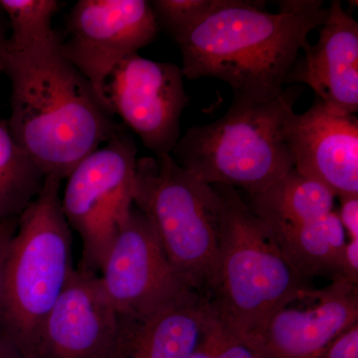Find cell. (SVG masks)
<instances>
[{"instance_id":"obj_16","label":"cell","mask_w":358,"mask_h":358,"mask_svg":"<svg viewBox=\"0 0 358 358\" xmlns=\"http://www.w3.org/2000/svg\"><path fill=\"white\" fill-rule=\"evenodd\" d=\"M267 228L287 262L303 280L324 277L339 281L348 240L338 212L301 225Z\"/></svg>"},{"instance_id":"obj_27","label":"cell","mask_w":358,"mask_h":358,"mask_svg":"<svg viewBox=\"0 0 358 358\" xmlns=\"http://www.w3.org/2000/svg\"><path fill=\"white\" fill-rule=\"evenodd\" d=\"M1 9H0V73L3 70L4 58H6L7 41H8V36H7V31H8V26L4 20L3 14H2Z\"/></svg>"},{"instance_id":"obj_28","label":"cell","mask_w":358,"mask_h":358,"mask_svg":"<svg viewBox=\"0 0 358 358\" xmlns=\"http://www.w3.org/2000/svg\"><path fill=\"white\" fill-rule=\"evenodd\" d=\"M0 358H23L20 350L6 338L0 336Z\"/></svg>"},{"instance_id":"obj_20","label":"cell","mask_w":358,"mask_h":358,"mask_svg":"<svg viewBox=\"0 0 358 358\" xmlns=\"http://www.w3.org/2000/svg\"><path fill=\"white\" fill-rule=\"evenodd\" d=\"M221 2L222 0H154L150 3L159 27L176 41Z\"/></svg>"},{"instance_id":"obj_4","label":"cell","mask_w":358,"mask_h":358,"mask_svg":"<svg viewBox=\"0 0 358 358\" xmlns=\"http://www.w3.org/2000/svg\"><path fill=\"white\" fill-rule=\"evenodd\" d=\"M301 91L294 85L265 102L233 99L222 117L188 129L171 155L208 185L262 192L294 169L284 124Z\"/></svg>"},{"instance_id":"obj_12","label":"cell","mask_w":358,"mask_h":358,"mask_svg":"<svg viewBox=\"0 0 358 358\" xmlns=\"http://www.w3.org/2000/svg\"><path fill=\"white\" fill-rule=\"evenodd\" d=\"M307 306L275 313L247 345L260 358H319L327 346L358 324V286L331 282L310 289Z\"/></svg>"},{"instance_id":"obj_6","label":"cell","mask_w":358,"mask_h":358,"mask_svg":"<svg viewBox=\"0 0 358 358\" xmlns=\"http://www.w3.org/2000/svg\"><path fill=\"white\" fill-rule=\"evenodd\" d=\"M134 204L148 218L186 286L210 296L217 268L220 200L213 185L171 155L138 157Z\"/></svg>"},{"instance_id":"obj_7","label":"cell","mask_w":358,"mask_h":358,"mask_svg":"<svg viewBox=\"0 0 358 358\" xmlns=\"http://www.w3.org/2000/svg\"><path fill=\"white\" fill-rule=\"evenodd\" d=\"M138 148L121 124L66 178L61 207L82 241L77 268L99 274L110 245L134 207Z\"/></svg>"},{"instance_id":"obj_15","label":"cell","mask_w":358,"mask_h":358,"mask_svg":"<svg viewBox=\"0 0 358 358\" xmlns=\"http://www.w3.org/2000/svg\"><path fill=\"white\" fill-rule=\"evenodd\" d=\"M212 317L209 296L185 289L152 312L120 317L110 358H188Z\"/></svg>"},{"instance_id":"obj_24","label":"cell","mask_w":358,"mask_h":358,"mask_svg":"<svg viewBox=\"0 0 358 358\" xmlns=\"http://www.w3.org/2000/svg\"><path fill=\"white\" fill-rule=\"evenodd\" d=\"M339 282L358 286V240L346 242L341 259Z\"/></svg>"},{"instance_id":"obj_1","label":"cell","mask_w":358,"mask_h":358,"mask_svg":"<svg viewBox=\"0 0 358 358\" xmlns=\"http://www.w3.org/2000/svg\"><path fill=\"white\" fill-rule=\"evenodd\" d=\"M2 73L11 84L9 129L46 176L63 180L121 127L65 55L57 31L6 48Z\"/></svg>"},{"instance_id":"obj_19","label":"cell","mask_w":358,"mask_h":358,"mask_svg":"<svg viewBox=\"0 0 358 358\" xmlns=\"http://www.w3.org/2000/svg\"><path fill=\"white\" fill-rule=\"evenodd\" d=\"M59 6L56 0H0L11 29L6 48L21 50L53 34L52 20Z\"/></svg>"},{"instance_id":"obj_3","label":"cell","mask_w":358,"mask_h":358,"mask_svg":"<svg viewBox=\"0 0 358 358\" xmlns=\"http://www.w3.org/2000/svg\"><path fill=\"white\" fill-rule=\"evenodd\" d=\"M220 200L214 317L248 343L281 308L310 289L287 262L267 226L232 186L212 185Z\"/></svg>"},{"instance_id":"obj_2","label":"cell","mask_w":358,"mask_h":358,"mask_svg":"<svg viewBox=\"0 0 358 358\" xmlns=\"http://www.w3.org/2000/svg\"><path fill=\"white\" fill-rule=\"evenodd\" d=\"M265 2L222 0L176 40L183 75L221 80L234 99L265 102L282 93L285 80L308 46V36L327 20L322 0L282 1L279 13Z\"/></svg>"},{"instance_id":"obj_8","label":"cell","mask_w":358,"mask_h":358,"mask_svg":"<svg viewBox=\"0 0 358 358\" xmlns=\"http://www.w3.org/2000/svg\"><path fill=\"white\" fill-rule=\"evenodd\" d=\"M182 69L134 53L115 64L96 90L105 109L119 115L155 157L171 155L180 138L188 103Z\"/></svg>"},{"instance_id":"obj_14","label":"cell","mask_w":358,"mask_h":358,"mask_svg":"<svg viewBox=\"0 0 358 358\" xmlns=\"http://www.w3.org/2000/svg\"><path fill=\"white\" fill-rule=\"evenodd\" d=\"M315 45L299 56L285 84H306L317 98L334 109L358 110V23L341 2L331 1Z\"/></svg>"},{"instance_id":"obj_5","label":"cell","mask_w":358,"mask_h":358,"mask_svg":"<svg viewBox=\"0 0 358 358\" xmlns=\"http://www.w3.org/2000/svg\"><path fill=\"white\" fill-rule=\"evenodd\" d=\"M61 179L43 188L20 216L4 270L0 336L35 358L40 331L64 291L73 266L72 233L61 207Z\"/></svg>"},{"instance_id":"obj_13","label":"cell","mask_w":358,"mask_h":358,"mask_svg":"<svg viewBox=\"0 0 358 358\" xmlns=\"http://www.w3.org/2000/svg\"><path fill=\"white\" fill-rule=\"evenodd\" d=\"M119 327L98 274L75 268L43 322L35 358H110Z\"/></svg>"},{"instance_id":"obj_21","label":"cell","mask_w":358,"mask_h":358,"mask_svg":"<svg viewBox=\"0 0 358 358\" xmlns=\"http://www.w3.org/2000/svg\"><path fill=\"white\" fill-rule=\"evenodd\" d=\"M211 329L213 336V358H260L249 345L218 322L214 317V313Z\"/></svg>"},{"instance_id":"obj_11","label":"cell","mask_w":358,"mask_h":358,"mask_svg":"<svg viewBox=\"0 0 358 358\" xmlns=\"http://www.w3.org/2000/svg\"><path fill=\"white\" fill-rule=\"evenodd\" d=\"M284 138L298 173L334 196L358 195V119L317 98L303 114L292 112Z\"/></svg>"},{"instance_id":"obj_17","label":"cell","mask_w":358,"mask_h":358,"mask_svg":"<svg viewBox=\"0 0 358 358\" xmlns=\"http://www.w3.org/2000/svg\"><path fill=\"white\" fill-rule=\"evenodd\" d=\"M334 194L292 169L267 189L249 195V208L268 228L310 222L334 211Z\"/></svg>"},{"instance_id":"obj_22","label":"cell","mask_w":358,"mask_h":358,"mask_svg":"<svg viewBox=\"0 0 358 358\" xmlns=\"http://www.w3.org/2000/svg\"><path fill=\"white\" fill-rule=\"evenodd\" d=\"M319 358H358V324L334 339Z\"/></svg>"},{"instance_id":"obj_9","label":"cell","mask_w":358,"mask_h":358,"mask_svg":"<svg viewBox=\"0 0 358 358\" xmlns=\"http://www.w3.org/2000/svg\"><path fill=\"white\" fill-rule=\"evenodd\" d=\"M98 275L119 317L147 315L190 289L169 263L152 224L134 204Z\"/></svg>"},{"instance_id":"obj_23","label":"cell","mask_w":358,"mask_h":358,"mask_svg":"<svg viewBox=\"0 0 358 358\" xmlns=\"http://www.w3.org/2000/svg\"><path fill=\"white\" fill-rule=\"evenodd\" d=\"M341 209L338 212L341 225L348 240H358V195H350L339 199Z\"/></svg>"},{"instance_id":"obj_26","label":"cell","mask_w":358,"mask_h":358,"mask_svg":"<svg viewBox=\"0 0 358 358\" xmlns=\"http://www.w3.org/2000/svg\"><path fill=\"white\" fill-rule=\"evenodd\" d=\"M212 317H213V312H212L211 319L209 320L206 329H205L203 336L200 339L199 345H197L188 358H213V336H212L211 329Z\"/></svg>"},{"instance_id":"obj_18","label":"cell","mask_w":358,"mask_h":358,"mask_svg":"<svg viewBox=\"0 0 358 358\" xmlns=\"http://www.w3.org/2000/svg\"><path fill=\"white\" fill-rule=\"evenodd\" d=\"M43 171L14 140L0 117V220L20 217L43 188Z\"/></svg>"},{"instance_id":"obj_25","label":"cell","mask_w":358,"mask_h":358,"mask_svg":"<svg viewBox=\"0 0 358 358\" xmlns=\"http://www.w3.org/2000/svg\"><path fill=\"white\" fill-rule=\"evenodd\" d=\"M18 222H20V217L0 220V298H1L2 287H3L7 254H8L9 247L14 235L17 231Z\"/></svg>"},{"instance_id":"obj_10","label":"cell","mask_w":358,"mask_h":358,"mask_svg":"<svg viewBox=\"0 0 358 358\" xmlns=\"http://www.w3.org/2000/svg\"><path fill=\"white\" fill-rule=\"evenodd\" d=\"M67 27L65 55L95 92L117 63L152 43L159 30L145 0H79Z\"/></svg>"}]
</instances>
